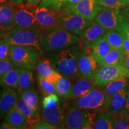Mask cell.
I'll return each instance as SVG.
<instances>
[{"instance_id":"5b68a950","label":"cell","mask_w":129,"mask_h":129,"mask_svg":"<svg viewBox=\"0 0 129 129\" xmlns=\"http://www.w3.org/2000/svg\"><path fill=\"white\" fill-rule=\"evenodd\" d=\"M97 113L69 105L66 113L63 128H94Z\"/></svg>"},{"instance_id":"816d5d0a","label":"cell","mask_w":129,"mask_h":129,"mask_svg":"<svg viewBox=\"0 0 129 129\" xmlns=\"http://www.w3.org/2000/svg\"><path fill=\"white\" fill-rule=\"evenodd\" d=\"M7 3H8L7 0H0V7H2L3 6H4Z\"/></svg>"},{"instance_id":"f907efd6","label":"cell","mask_w":129,"mask_h":129,"mask_svg":"<svg viewBox=\"0 0 129 129\" xmlns=\"http://www.w3.org/2000/svg\"><path fill=\"white\" fill-rule=\"evenodd\" d=\"M7 32V31H6V30L3 29L2 28H0V38H4Z\"/></svg>"},{"instance_id":"5bb4252c","label":"cell","mask_w":129,"mask_h":129,"mask_svg":"<svg viewBox=\"0 0 129 129\" xmlns=\"http://www.w3.org/2000/svg\"><path fill=\"white\" fill-rule=\"evenodd\" d=\"M104 9L97 0H81L65 11H70L87 20L93 21Z\"/></svg>"},{"instance_id":"7c38bea8","label":"cell","mask_w":129,"mask_h":129,"mask_svg":"<svg viewBox=\"0 0 129 129\" xmlns=\"http://www.w3.org/2000/svg\"><path fill=\"white\" fill-rule=\"evenodd\" d=\"M67 99L60 98L55 106L48 108H43V117L51 124L63 128V124L66 113L69 106Z\"/></svg>"},{"instance_id":"484cf974","label":"cell","mask_w":129,"mask_h":129,"mask_svg":"<svg viewBox=\"0 0 129 129\" xmlns=\"http://www.w3.org/2000/svg\"><path fill=\"white\" fill-rule=\"evenodd\" d=\"M74 80L62 76L56 83V94L60 98L69 99L74 85Z\"/></svg>"},{"instance_id":"b9f144b4","label":"cell","mask_w":129,"mask_h":129,"mask_svg":"<svg viewBox=\"0 0 129 129\" xmlns=\"http://www.w3.org/2000/svg\"><path fill=\"white\" fill-rule=\"evenodd\" d=\"M122 33L124 34L125 37L129 40V22H125L124 23L123 25H122L121 28L120 29Z\"/></svg>"},{"instance_id":"4316f807","label":"cell","mask_w":129,"mask_h":129,"mask_svg":"<svg viewBox=\"0 0 129 129\" xmlns=\"http://www.w3.org/2000/svg\"><path fill=\"white\" fill-rule=\"evenodd\" d=\"M115 114L109 110L99 113L95 120L94 128L113 129V121Z\"/></svg>"},{"instance_id":"681fc988","label":"cell","mask_w":129,"mask_h":129,"mask_svg":"<svg viewBox=\"0 0 129 129\" xmlns=\"http://www.w3.org/2000/svg\"><path fill=\"white\" fill-rule=\"evenodd\" d=\"M8 2L13 3L14 4H20L23 2V0H7Z\"/></svg>"},{"instance_id":"cb8c5ba5","label":"cell","mask_w":129,"mask_h":129,"mask_svg":"<svg viewBox=\"0 0 129 129\" xmlns=\"http://www.w3.org/2000/svg\"><path fill=\"white\" fill-rule=\"evenodd\" d=\"M125 56V53L123 48H112L100 62V65L101 67L104 65H122Z\"/></svg>"},{"instance_id":"836d02e7","label":"cell","mask_w":129,"mask_h":129,"mask_svg":"<svg viewBox=\"0 0 129 129\" xmlns=\"http://www.w3.org/2000/svg\"><path fill=\"white\" fill-rule=\"evenodd\" d=\"M113 129H129V120L122 113L115 114Z\"/></svg>"},{"instance_id":"ffe728a7","label":"cell","mask_w":129,"mask_h":129,"mask_svg":"<svg viewBox=\"0 0 129 129\" xmlns=\"http://www.w3.org/2000/svg\"><path fill=\"white\" fill-rule=\"evenodd\" d=\"M4 121L15 127L16 129L29 128L30 126L23 114L18 109L13 108L5 115Z\"/></svg>"},{"instance_id":"6da1fadb","label":"cell","mask_w":129,"mask_h":129,"mask_svg":"<svg viewBox=\"0 0 129 129\" xmlns=\"http://www.w3.org/2000/svg\"><path fill=\"white\" fill-rule=\"evenodd\" d=\"M81 41L51 53L50 60L52 66L62 76L74 80L81 77L78 69L79 56L84 45Z\"/></svg>"},{"instance_id":"8fae6325","label":"cell","mask_w":129,"mask_h":129,"mask_svg":"<svg viewBox=\"0 0 129 129\" xmlns=\"http://www.w3.org/2000/svg\"><path fill=\"white\" fill-rule=\"evenodd\" d=\"M33 7L21 4L18 7L16 6L13 28H40L41 29L35 17Z\"/></svg>"},{"instance_id":"30bf717a","label":"cell","mask_w":129,"mask_h":129,"mask_svg":"<svg viewBox=\"0 0 129 129\" xmlns=\"http://www.w3.org/2000/svg\"><path fill=\"white\" fill-rule=\"evenodd\" d=\"M94 20L107 30H120L125 22L122 10L108 8H104Z\"/></svg>"},{"instance_id":"52a82bcc","label":"cell","mask_w":129,"mask_h":129,"mask_svg":"<svg viewBox=\"0 0 129 129\" xmlns=\"http://www.w3.org/2000/svg\"><path fill=\"white\" fill-rule=\"evenodd\" d=\"M100 67L99 62L93 55L91 47L84 45L78 59V69L81 77L93 80Z\"/></svg>"},{"instance_id":"f1b7e54d","label":"cell","mask_w":129,"mask_h":129,"mask_svg":"<svg viewBox=\"0 0 129 129\" xmlns=\"http://www.w3.org/2000/svg\"><path fill=\"white\" fill-rule=\"evenodd\" d=\"M104 37L112 48H123L124 35L121 30L117 29L108 30Z\"/></svg>"},{"instance_id":"e575fe53","label":"cell","mask_w":129,"mask_h":129,"mask_svg":"<svg viewBox=\"0 0 129 129\" xmlns=\"http://www.w3.org/2000/svg\"><path fill=\"white\" fill-rule=\"evenodd\" d=\"M10 43L4 38H0V59L10 60Z\"/></svg>"},{"instance_id":"4fadbf2b","label":"cell","mask_w":129,"mask_h":129,"mask_svg":"<svg viewBox=\"0 0 129 129\" xmlns=\"http://www.w3.org/2000/svg\"><path fill=\"white\" fill-rule=\"evenodd\" d=\"M34 13L43 31L58 26V21L61 12L53 6L35 8Z\"/></svg>"},{"instance_id":"ab89813d","label":"cell","mask_w":129,"mask_h":129,"mask_svg":"<svg viewBox=\"0 0 129 129\" xmlns=\"http://www.w3.org/2000/svg\"><path fill=\"white\" fill-rule=\"evenodd\" d=\"M62 77V75L56 71H54L53 74H51V75H50L49 76L46 77L45 79H46L47 81L50 82V83L55 84L57 83V81L59 80V79L60 78Z\"/></svg>"},{"instance_id":"d6a6232c","label":"cell","mask_w":129,"mask_h":129,"mask_svg":"<svg viewBox=\"0 0 129 129\" xmlns=\"http://www.w3.org/2000/svg\"><path fill=\"white\" fill-rule=\"evenodd\" d=\"M38 77V86L43 94L46 96L50 94L56 93V84L47 81L45 78H43V77Z\"/></svg>"},{"instance_id":"44dd1931","label":"cell","mask_w":129,"mask_h":129,"mask_svg":"<svg viewBox=\"0 0 129 129\" xmlns=\"http://www.w3.org/2000/svg\"><path fill=\"white\" fill-rule=\"evenodd\" d=\"M128 87L123 88L111 97L108 108L109 111L114 114L122 112L126 104Z\"/></svg>"},{"instance_id":"8992f818","label":"cell","mask_w":129,"mask_h":129,"mask_svg":"<svg viewBox=\"0 0 129 129\" xmlns=\"http://www.w3.org/2000/svg\"><path fill=\"white\" fill-rule=\"evenodd\" d=\"M41 53L36 48L30 46L11 45L10 61L16 67L33 69L36 68Z\"/></svg>"},{"instance_id":"4dcf8cb0","label":"cell","mask_w":129,"mask_h":129,"mask_svg":"<svg viewBox=\"0 0 129 129\" xmlns=\"http://www.w3.org/2000/svg\"><path fill=\"white\" fill-rule=\"evenodd\" d=\"M36 68L37 71V77H41L43 78L49 76L54 71H56L52 66L50 60L46 58L38 61L36 66Z\"/></svg>"},{"instance_id":"c3c4849f","label":"cell","mask_w":129,"mask_h":129,"mask_svg":"<svg viewBox=\"0 0 129 129\" xmlns=\"http://www.w3.org/2000/svg\"><path fill=\"white\" fill-rule=\"evenodd\" d=\"M122 65L129 69V54H126L125 56Z\"/></svg>"},{"instance_id":"f35d334b","label":"cell","mask_w":129,"mask_h":129,"mask_svg":"<svg viewBox=\"0 0 129 129\" xmlns=\"http://www.w3.org/2000/svg\"><path fill=\"white\" fill-rule=\"evenodd\" d=\"M30 128L33 129H55L58 128V127L54 126L50 123H49L48 121L45 120L44 118L41 119L39 121H38L36 123L34 124L33 125H32Z\"/></svg>"},{"instance_id":"83f0119b","label":"cell","mask_w":129,"mask_h":129,"mask_svg":"<svg viewBox=\"0 0 129 129\" xmlns=\"http://www.w3.org/2000/svg\"><path fill=\"white\" fill-rule=\"evenodd\" d=\"M128 86L129 77H124L112 81L102 88L111 98L115 93Z\"/></svg>"},{"instance_id":"7402d4cb","label":"cell","mask_w":129,"mask_h":129,"mask_svg":"<svg viewBox=\"0 0 129 129\" xmlns=\"http://www.w3.org/2000/svg\"><path fill=\"white\" fill-rule=\"evenodd\" d=\"M23 68L15 67L0 77V86L1 87H8L17 90L20 75Z\"/></svg>"},{"instance_id":"f546056e","label":"cell","mask_w":129,"mask_h":129,"mask_svg":"<svg viewBox=\"0 0 129 129\" xmlns=\"http://www.w3.org/2000/svg\"><path fill=\"white\" fill-rule=\"evenodd\" d=\"M19 95L27 104L34 108L39 110V95L34 88H32L24 90L19 93Z\"/></svg>"},{"instance_id":"74e56055","label":"cell","mask_w":129,"mask_h":129,"mask_svg":"<svg viewBox=\"0 0 129 129\" xmlns=\"http://www.w3.org/2000/svg\"><path fill=\"white\" fill-rule=\"evenodd\" d=\"M16 67L10 60L0 59V77Z\"/></svg>"},{"instance_id":"8d00e7d4","label":"cell","mask_w":129,"mask_h":129,"mask_svg":"<svg viewBox=\"0 0 129 129\" xmlns=\"http://www.w3.org/2000/svg\"><path fill=\"white\" fill-rule=\"evenodd\" d=\"M80 1L81 0H59V2L53 7L58 11L63 12Z\"/></svg>"},{"instance_id":"60d3db41","label":"cell","mask_w":129,"mask_h":129,"mask_svg":"<svg viewBox=\"0 0 129 129\" xmlns=\"http://www.w3.org/2000/svg\"><path fill=\"white\" fill-rule=\"evenodd\" d=\"M59 0H42L40 6V7H50L54 6L59 2Z\"/></svg>"},{"instance_id":"d590c367","label":"cell","mask_w":129,"mask_h":129,"mask_svg":"<svg viewBox=\"0 0 129 129\" xmlns=\"http://www.w3.org/2000/svg\"><path fill=\"white\" fill-rule=\"evenodd\" d=\"M60 99V97L56 94L53 93L46 95L42 102L43 108H48L55 106Z\"/></svg>"},{"instance_id":"1f68e13d","label":"cell","mask_w":129,"mask_h":129,"mask_svg":"<svg viewBox=\"0 0 129 129\" xmlns=\"http://www.w3.org/2000/svg\"><path fill=\"white\" fill-rule=\"evenodd\" d=\"M104 8L123 10L129 6V0H97Z\"/></svg>"},{"instance_id":"7dc6e473","label":"cell","mask_w":129,"mask_h":129,"mask_svg":"<svg viewBox=\"0 0 129 129\" xmlns=\"http://www.w3.org/2000/svg\"><path fill=\"white\" fill-rule=\"evenodd\" d=\"M122 11L125 20L126 22H129V6L125 7V9H124Z\"/></svg>"},{"instance_id":"bcb514c9","label":"cell","mask_w":129,"mask_h":129,"mask_svg":"<svg viewBox=\"0 0 129 129\" xmlns=\"http://www.w3.org/2000/svg\"><path fill=\"white\" fill-rule=\"evenodd\" d=\"M42 0H27V5L30 7H36L40 3H41Z\"/></svg>"},{"instance_id":"ac0fdd59","label":"cell","mask_w":129,"mask_h":129,"mask_svg":"<svg viewBox=\"0 0 129 129\" xmlns=\"http://www.w3.org/2000/svg\"><path fill=\"white\" fill-rule=\"evenodd\" d=\"M14 108L18 109L23 114L30 127L36 122L41 120L39 110L34 108L27 104L19 95L18 99L16 102Z\"/></svg>"},{"instance_id":"d4e9b609","label":"cell","mask_w":129,"mask_h":129,"mask_svg":"<svg viewBox=\"0 0 129 129\" xmlns=\"http://www.w3.org/2000/svg\"><path fill=\"white\" fill-rule=\"evenodd\" d=\"M35 85V78L32 69H23L19 77L17 92L18 94L24 90L34 88Z\"/></svg>"},{"instance_id":"e0dca14e","label":"cell","mask_w":129,"mask_h":129,"mask_svg":"<svg viewBox=\"0 0 129 129\" xmlns=\"http://www.w3.org/2000/svg\"><path fill=\"white\" fill-rule=\"evenodd\" d=\"M16 4L8 2L0 7V28L6 31L13 28Z\"/></svg>"},{"instance_id":"9a60e30c","label":"cell","mask_w":129,"mask_h":129,"mask_svg":"<svg viewBox=\"0 0 129 129\" xmlns=\"http://www.w3.org/2000/svg\"><path fill=\"white\" fill-rule=\"evenodd\" d=\"M18 98L19 94L16 90L2 87L0 91V119L13 108Z\"/></svg>"},{"instance_id":"db71d44e","label":"cell","mask_w":129,"mask_h":129,"mask_svg":"<svg viewBox=\"0 0 129 129\" xmlns=\"http://www.w3.org/2000/svg\"><path fill=\"white\" fill-rule=\"evenodd\" d=\"M1 86H0V91H1Z\"/></svg>"},{"instance_id":"f5cc1de1","label":"cell","mask_w":129,"mask_h":129,"mask_svg":"<svg viewBox=\"0 0 129 129\" xmlns=\"http://www.w3.org/2000/svg\"><path fill=\"white\" fill-rule=\"evenodd\" d=\"M125 117H126L129 120V115H125Z\"/></svg>"},{"instance_id":"3957f363","label":"cell","mask_w":129,"mask_h":129,"mask_svg":"<svg viewBox=\"0 0 129 129\" xmlns=\"http://www.w3.org/2000/svg\"><path fill=\"white\" fill-rule=\"evenodd\" d=\"M43 32L40 28H13L7 31L4 38L10 45L33 47L43 54Z\"/></svg>"},{"instance_id":"ba28073f","label":"cell","mask_w":129,"mask_h":129,"mask_svg":"<svg viewBox=\"0 0 129 129\" xmlns=\"http://www.w3.org/2000/svg\"><path fill=\"white\" fill-rule=\"evenodd\" d=\"M60 12L58 21L59 26L79 37L93 22L70 11Z\"/></svg>"},{"instance_id":"9c48e42d","label":"cell","mask_w":129,"mask_h":129,"mask_svg":"<svg viewBox=\"0 0 129 129\" xmlns=\"http://www.w3.org/2000/svg\"><path fill=\"white\" fill-rule=\"evenodd\" d=\"M124 77H129V69L124 66L104 65L100 67L93 83L102 88L112 81Z\"/></svg>"},{"instance_id":"7bdbcfd3","label":"cell","mask_w":129,"mask_h":129,"mask_svg":"<svg viewBox=\"0 0 129 129\" xmlns=\"http://www.w3.org/2000/svg\"><path fill=\"white\" fill-rule=\"evenodd\" d=\"M123 34V33H122ZM124 35V38H123V50H124V52L126 54H129V40Z\"/></svg>"},{"instance_id":"ee69618b","label":"cell","mask_w":129,"mask_h":129,"mask_svg":"<svg viewBox=\"0 0 129 129\" xmlns=\"http://www.w3.org/2000/svg\"><path fill=\"white\" fill-rule=\"evenodd\" d=\"M121 113H122L124 115H129V86L128 87V91H127L126 104H125L124 108V109Z\"/></svg>"},{"instance_id":"7a4b0ae2","label":"cell","mask_w":129,"mask_h":129,"mask_svg":"<svg viewBox=\"0 0 129 129\" xmlns=\"http://www.w3.org/2000/svg\"><path fill=\"white\" fill-rule=\"evenodd\" d=\"M81 40L78 35L58 26L43 31L41 44L44 50L52 53L77 44Z\"/></svg>"},{"instance_id":"2e32d148","label":"cell","mask_w":129,"mask_h":129,"mask_svg":"<svg viewBox=\"0 0 129 129\" xmlns=\"http://www.w3.org/2000/svg\"><path fill=\"white\" fill-rule=\"evenodd\" d=\"M107 29L94 20L80 35V38L84 45L90 46L93 43L104 37Z\"/></svg>"},{"instance_id":"603a6c76","label":"cell","mask_w":129,"mask_h":129,"mask_svg":"<svg viewBox=\"0 0 129 129\" xmlns=\"http://www.w3.org/2000/svg\"><path fill=\"white\" fill-rule=\"evenodd\" d=\"M90 47L93 55L99 63L112 49L110 44L104 36L95 41Z\"/></svg>"},{"instance_id":"277c9868","label":"cell","mask_w":129,"mask_h":129,"mask_svg":"<svg viewBox=\"0 0 129 129\" xmlns=\"http://www.w3.org/2000/svg\"><path fill=\"white\" fill-rule=\"evenodd\" d=\"M110 99L102 88L97 87L84 96L72 100L71 105L78 108L100 113L108 110Z\"/></svg>"},{"instance_id":"d6986e66","label":"cell","mask_w":129,"mask_h":129,"mask_svg":"<svg viewBox=\"0 0 129 129\" xmlns=\"http://www.w3.org/2000/svg\"><path fill=\"white\" fill-rule=\"evenodd\" d=\"M96 87L97 86L93 83V80H89L81 77L74 82L69 99L74 100L81 98Z\"/></svg>"},{"instance_id":"f6af8a7d","label":"cell","mask_w":129,"mask_h":129,"mask_svg":"<svg viewBox=\"0 0 129 129\" xmlns=\"http://www.w3.org/2000/svg\"><path fill=\"white\" fill-rule=\"evenodd\" d=\"M0 128L1 129H16L15 127L12 125L9 122L4 121L3 123L0 124Z\"/></svg>"}]
</instances>
